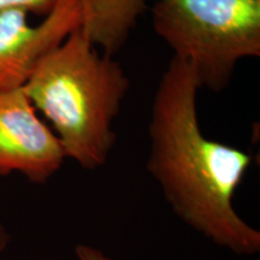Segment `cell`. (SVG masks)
I'll list each match as a JSON object with an SVG mask.
<instances>
[{"label": "cell", "instance_id": "3957f363", "mask_svg": "<svg viewBox=\"0 0 260 260\" xmlns=\"http://www.w3.org/2000/svg\"><path fill=\"white\" fill-rule=\"evenodd\" d=\"M153 25L212 90L226 86L240 60L260 56V0H157Z\"/></svg>", "mask_w": 260, "mask_h": 260}, {"label": "cell", "instance_id": "8992f818", "mask_svg": "<svg viewBox=\"0 0 260 260\" xmlns=\"http://www.w3.org/2000/svg\"><path fill=\"white\" fill-rule=\"evenodd\" d=\"M148 0H79L81 28L104 54L121 50Z\"/></svg>", "mask_w": 260, "mask_h": 260}, {"label": "cell", "instance_id": "277c9868", "mask_svg": "<svg viewBox=\"0 0 260 260\" xmlns=\"http://www.w3.org/2000/svg\"><path fill=\"white\" fill-rule=\"evenodd\" d=\"M65 159L59 139L39 118L23 87L0 90V176L16 171L45 183Z\"/></svg>", "mask_w": 260, "mask_h": 260}, {"label": "cell", "instance_id": "6da1fadb", "mask_svg": "<svg viewBox=\"0 0 260 260\" xmlns=\"http://www.w3.org/2000/svg\"><path fill=\"white\" fill-rule=\"evenodd\" d=\"M200 88L190 65L172 58L152 104L147 170L182 222L224 249L254 255L260 232L234 207L252 157L204 134L197 111Z\"/></svg>", "mask_w": 260, "mask_h": 260}, {"label": "cell", "instance_id": "ba28073f", "mask_svg": "<svg viewBox=\"0 0 260 260\" xmlns=\"http://www.w3.org/2000/svg\"><path fill=\"white\" fill-rule=\"evenodd\" d=\"M75 255L77 260H115L100 248L87 243H80L75 247Z\"/></svg>", "mask_w": 260, "mask_h": 260}, {"label": "cell", "instance_id": "52a82bcc", "mask_svg": "<svg viewBox=\"0 0 260 260\" xmlns=\"http://www.w3.org/2000/svg\"><path fill=\"white\" fill-rule=\"evenodd\" d=\"M58 0H0V12L12 8H22L29 12L46 16Z\"/></svg>", "mask_w": 260, "mask_h": 260}, {"label": "cell", "instance_id": "7a4b0ae2", "mask_svg": "<svg viewBox=\"0 0 260 260\" xmlns=\"http://www.w3.org/2000/svg\"><path fill=\"white\" fill-rule=\"evenodd\" d=\"M129 80L79 25L40 61L23 86L34 107L52 123L67 158L95 170L116 144L113 130Z\"/></svg>", "mask_w": 260, "mask_h": 260}, {"label": "cell", "instance_id": "5b68a950", "mask_svg": "<svg viewBox=\"0 0 260 260\" xmlns=\"http://www.w3.org/2000/svg\"><path fill=\"white\" fill-rule=\"evenodd\" d=\"M29 11L12 8L0 12V90L23 87L50 52L81 25L79 0H58L38 25Z\"/></svg>", "mask_w": 260, "mask_h": 260}, {"label": "cell", "instance_id": "9c48e42d", "mask_svg": "<svg viewBox=\"0 0 260 260\" xmlns=\"http://www.w3.org/2000/svg\"><path fill=\"white\" fill-rule=\"evenodd\" d=\"M9 240H10V236L8 232H6L5 228L0 224V252L4 251L6 248V246H8L9 243Z\"/></svg>", "mask_w": 260, "mask_h": 260}]
</instances>
